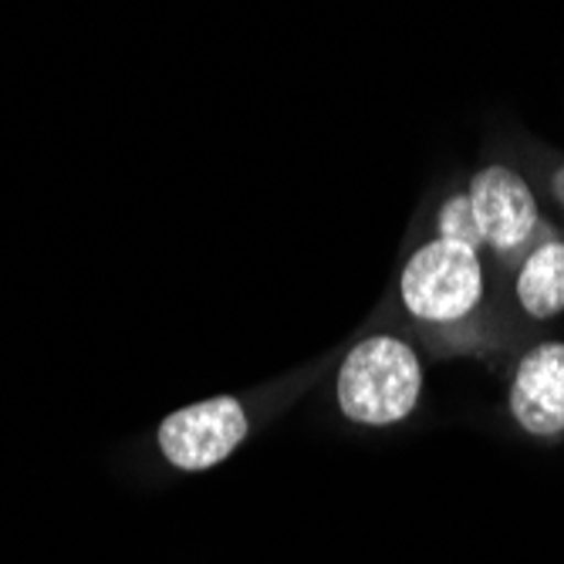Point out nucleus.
Returning a JSON list of instances; mask_svg holds the SVG:
<instances>
[{"label":"nucleus","mask_w":564,"mask_h":564,"mask_svg":"<svg viewBox=\"0 0 564 564\" xmlns=\"http://www.w3.org/2000/svg\"><path fill=\"white\" fill-rule=\"evenodd\" d=\"M423 395V362L399 335H369L338 366L335 399L355 426H395L413 416Z\"/></svg>","instance_id":"1"},{"label":"nucleus","mask_w":564,"mask_h":564,"mask_svg":"<svg viewBox=\"0 0 564 564\" xmlns=\"http://www.w3.org/2000/svg\"><path fill=\"white\" fill-rule=\"evenodd\" d=\"M484 294L487 278L480 253L440 237L416 247L399 281L402 307L426 325H456L470 318Z\"/></svg>","instance_id":"2"},{"label":"nucleus","mask_w":564,"mask_h":564,"mask_svg":"<svg viewBox=\"0 0 564 564\" xmlns=\"http://www.w3.org/2000/svg\"><path fill=\"white\" fill-rule=\"evenodd\" d=\"M247 433L250 420L243 402L234 395H214L170 413L156 430V443L176 470L203 474L237 453Z\"/></svg>","instance_id":"3"},{"label":"nucleus","mask_w":564,"mask_h":564,"mask_svg":"<svg viewBox=\"0 0 564 564\" xmlns=\"http://www.w3.org/2000/svg\"><path fill=\"white\" fill-rule=\"evenodd\" d=\"M467 196L474 203V214L484 234V247H490L497 258H528V250L544 227L538 196L531 183L503 163H490L474 173Z\"/></svg>","instance_id":"4"},{"label":"nucleus","mask_w":564,"mask_h":564,"mask_svg":"<svg viewBox=\"0 0 564 564\" xmlns=\"http://www.w3.org/2000/svg\"><path fill=\"white\" fill-rule=\"evenodd\" d=\"M507 409L534 440L564 436V341H538L521 355Z\"/></svg>","instance_id":"5"},{"label":"nucleus","mask_w":564,"mask_h":564,"mask_svg":"<svg viewBox=\"0 0 564 564\" xmlns=\"http://www.w3.org/2000/svg\"><path fill=\"white\" fill-rule=\"evenodd\" d=\"M518 304L534 322H551L564 315V240L547 237L528 250L514 281Z\"/></svg>","instance_id":"6"},{"label":"nucleus","mask_w":564,"mask_h":564,"mask_svg":"<svg viewBox=\"0 0 564 564\" xmlns=\"http://www.w3.org/2000/svg\"><path fill=\"white\" fill-rule=\"evenodd\" d=\"M436 237L459 243V247H470V250H484V234L474 214V203L467 193H453L440 203L436 210Z\"/></svg>","instance_id":"7"},{"label":"nucleus","mask_w":564,"mask_h":564,"mask_svg":"<svg viewBox=\"0 0 564 564\" xmlns=\"http://www.w3.org/2000/svg\"><path fill=\"white\" fill-rule=\"evenodd\" d=\"M551 196L557 199V207L564 210V163L551 173Z\"/></svg>","instance_id":"8"}]
</instances>
